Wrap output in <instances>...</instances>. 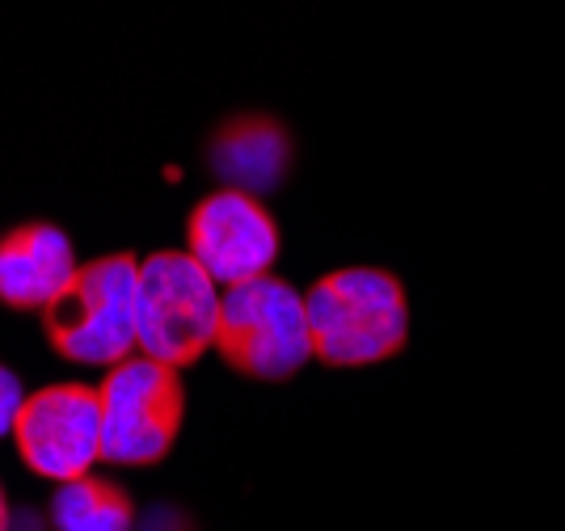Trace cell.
I'll use <instances>...</instances> for the list:
<instances>
[{
	"label": "cell",
	"mask_w": 565,
	"mask_h": 531,
	"mask_svg": "<svg viewBox=\"0 0 565 531\" xmlns=\"http://www.w3.org/2000/svg\"><path fill=\"white\" fill-rule=\"evenodd\" d=\"M312 354L330 368L384 363L405 347L409 300L388 270L351 266L333 270L305 296Z\"/></svg>",
	"instance_id": "obj_1"
},
{
	"label": "cell",
	"mask_w": 565,
	"mask_h": 531,
	"mask_svg": "<svg viewBox=\"0 0 565 531\" xmlns=\"http://www.w3.org/2000/svg\"><path fill=\"white\" fill-rule=\"evenodd\" d=\"M43 317H47V338L72 363L115 368L131 359L136 321H140V262L115 254L81 266L68 291Z\"/></svg>",
	"instance_id": "obj_2"
},
{
	"label": "cell",
	"mask_w": 565,
	"mask_h": 531,
	"mask_svg": "<svg viewBox=\"0 0 565 531\" xmlns=\"http://www.w3.org/2000/svg\"><path fill=\"white\" fill-rule=\"evenodd\" d=\"M215 347L241 375H254V380L296 375L312 359L305 296L275 275L224 287Z\"/></svg>",
	"instance_id": "obj_3"
},
{
	"label": "cell",
	"mask_w": 565,
	"mask_h": 531,
	"mask_svg": "<svg viewBox=\"0 0 565 531\" xmlns=\"http://www.w3.org/2000/svg\"><path fill=\"white\" fill-rule=\"evenodd\" d=\"M220 296L224 287L190 254L166 249L140 262L136 350L178 371L194 363L203 350L215 347Z\"/></svg>",
	"instance_id": "obj_4"
},
{
	"label": "cell",
	"mask_w": 565,
	"mask_h": 531,
	"mask_svg": "<svg viewBox=\"0 0 565 531\" xmlns=\"http://www.w3.org/2000/svg\"><path fill=\"white\" fill-rule=\"evenodd\" d=\"M97 401H102V460L122 468L166 460L186 417L178 368L157 363L148 354H131L106 368Z\"/></svg>",
	"instance_id": "obj_5"
},
{
	"label": "cell",
	"mask_w": 565,
	"mask_h": 531,
	"mask_svg": "<svg viewBox=\"0 0 565 531\" xmlns=\"http://www.w3.org/2000/svg\"><path fill=\"white\" fill-rule=\"evenodd\" d=\"M13 439L22 460L55 486L85 477L102 460V401L85 384H51L25 396Z\"/></svg>",
	"instance_id": "obj_6"
},
{
	"label": "cell",
	"mask_w": 565,
	"mask_h": 531,
	"mask_svg": "<svg viewBox=\"0 0 565 531\" xmlns=\"http://www.w3.org/2000/svg\"><path fill=\"white\" fill-rule=\"evenodd\" d=\"M186 241V254L220 287L270 275V266L279 257V224L258 203V194H245L233 185L215 190L194 208Z\"/></svg>",
	"instance_id": "obj_7"
},
{
	"label": "cell",
	"mask_w": 565,
	"mask_h": 531,
	"mask_svg": "<svg viewBox=\"0 0 565 531\" xmlns=\"http://www.w3.org/2000/svg\"><path fill=\"white\" fill-rule=\"evenodd\" d=\"M72 241L55 224H25L0 236V304L9 308H43L68 291L76 278Z\"/></svg>",
	"instance_id": "obj_8"
},
{
	"label": "cell",
	"mask_w": 565,
	"mask_h": 531,
	"mask_svg": "<svg viewBox=\"0 0 565 531\" xmlns=\"http://www.w3.org/2000/svg\"><path fill=\"white\" fill-rule=\"evenodd\" d=\"M291 139L270 118H236L212 144V169L224 185L245 194H266L287 178Z\"/></svg>",
	"instance_id": "obj_9"
},
{
	"label": "cell",
	"mask_w": 565,
	"mask_h": 531,
	"mask_svg": "<svg viewBox=\"0 0 565 531\" xmlns=\"http://www.w3.org/2000/svg\"><path fill=\"white\" fill-rule=\"evenodd\" d=\"M131 523H136L131 498L89 472L76 481H64L51 498V528L55 531H131Z\"/></svg>",
	"instance_id": "obj_10"
},
{
	"label": "cell",
	"mask_w": 565,
	"mask_h": 531,
	"mask_svg": "<svg viewBox=\"0 0 565 531\" xmlns=\"http://www.w3.org/2000/svg\"><path fill=\"white\" fill-rule=\"evenodd\" d=\"M22 405H25V389H22V380H18V371H9L0 363V439L13 435Z\"/></svg>",
	"instance_id": "obj_11"
},
{
	"label": "cell",
	"mask_w": 565,
	"mask_h": 531,
	"mask_svg": "<svg viewBox=\"0 0 565 531\" xmlns=\"http://www.w3.org/2000/svg\"><path fill=\"white\" fill-rule=\"evenodd\" d=\"M9 519H13V514H9V502H4V489H0V531H9Z\"/></svg>",
	"instance_id": "obj_12"
}]
</instances>
